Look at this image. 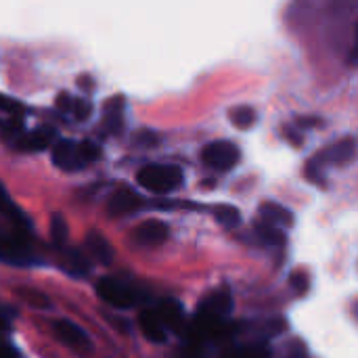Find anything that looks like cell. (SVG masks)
Returning a JSON list of instances; mask_svg holds the SVG:
<instances>
[{"mask_svg":"<svg viewBox=\"0 0 358 358\" xmlns=\"http://www.w3.org/2000/svg\"><path fill=\"white\" fill-rule=\"evenodd\" d=\"M136 180L141 187H145L147 191L151 193H159V195H166V193H172L176 191L185 176H182V170L176 168V166H147L143 168L138 174H136Z\"/></svg>","mask_w":358,"mask_h":358,"instance_id":"obj_1","label":"cell"},{"mask_svg":"<svg viewBox=\"0 0 358 358\" xmlns=\"http://www.w3.org/2000/svg\"><path fill=\"white\" fill-rule=\"evenodd\" d=\"M96 294H99V298L103 302H107V304H111L115 308H130V306H134L136 302L143 300V294L141 292H136L134 287H130L124 281L113 279V277L99 279Z\"/></svg>","mask_w":358,"mask_h":358,"instance_id":"obj_2","label":"cell"},{"mask_svg":"<svg viewBox=\"0 0 358 358\" xmlns=\"http://www.w3.org/2000/svg\"><path fill=\"white\" fill-rule=\"evenodd\" d=\"M201 159L210 168L227 172V170H231V168L237 166V162H239V149H237V145H233L229 141H214V143H210V145L203 147Z\"/></svg>","mask_w":358,"mask_h":358,"instance_id":"obj_3","label":"cell"},{"mask_svg":"<svg viewBox=\"0 0 358 358\" xmlns=\"http://www.w3.org/2000/svg\"><path fill=\"white\" fill-rule=\"evenodd\" d=\"M0 260L10 262V264H29V262H34L29 245H27V235L25 233L0 235Z\"/></svg>","mask_w":358,"mask_h":358,"instance_id":"obj_4","label":"cell"},{"mask_svg":"<svg viewBox=\"0 0 358 358\" xmlns=\"http://www.w3.org/2000/svg\"><path fill=\"white\" fill-rule=\"evenodd\" d=\"M231 308H233V300H231V294H229V289H218V292H214V294H210L203 302H201V306H199V317H206V319H212V321H220V323H224V319L229 317V313H231Z\"/></svg>","mask_w":358,"mask_h":358,"instance_id":"obj_5","label":"cell"},{"mask_svg":"<svg viewBox=\"0 0 358 358\" xmlns=\"http://www.w3.org/2000/svg\"><path fill=\"white\" fill-rule=\"evenodd\" d=\"M52 331L57 336L59 342H63L65 346L73 348V350H88L90 348V340L88 336L71 321L67 319H59L55 325H52Z\"/></svg>","mask_w":358,"mask_h":358,"instance_id":"obj_6","label":"cell"},{"mask_svg":"<svg viewBox=\"0 0 358 358\" xmlns=\"http://www.w3.org/2000/svg\"><path fill=\"white\" fill-rule=\"evenodd\" d=\"M52 164L63 170H80L84 164L78 153V143L69 138H61L52 143Z\"/></svg>","mask_w":358,"mask_h":358,"instance_id":"obj_7","label":"cell"},{"mask_svg":"<svg viewBox=\"0 0 358 358\" xmlns=\"http://www.w3.org/2000/svg\"><path fill=\"white\" fill-rule=\"evenodd\" d=\"M141 206H143L141 195L134 193V191L128 189V187H122V189H117V191L109 197L107 210H109L111 216H124V214L136 212Z\"/></svg>","mask_w":358,"mask_h":358,"instance_id":"obj_8","label":"cell"},{"mask_svg":"<svg viewBox=\"0 0 358 358\" xmlns=\"http://www.w3.org/2000/svg\"><path fill=\"white\" fill-rule=\"evenodd\" d=\"M55 130L50 128V126H40V128H36V130H31V132H23L19 138H17V143H15V147L17 149H21V151H42V149H46V147H52V143H55Z\"/></svg>","mask_w":358,"mask_h":358,"instance_id":"obj_9","label":"cell"},{"mask_svg":"<svg viewBox=\"0 0 358 358\" xmlns=\"http://www.w3.org/2000/svg\"><path fill=\"white\" fill-rule=\"evenodd\" d=\"M357 151V141L352 136L338 141L336 145L323 149V153L315 162H327V164H348L355 157Z\"/></svg>","mask_w":358,"mask_h":358,"instance_id":"obj_10","label":"cell"},{"mask_svg":"<svg viewBox=\"0 0 358 358\" xmlns=\"http://www.w3.org/2000/svg\"><path fill=\"white\" fill-rule=\"evenodd\" d=\"M157 315H159V319H162V323H164L166 329H174L178 334L187 331V317H185L182 306L176 300H166L159 306Z\"/></svg>","mask_w":358,"mask_h":358,"instance_id":"obj_11","label":"cell"},{"mask_svg":"<svg viewBox=\"0 0 358 358\" xmlns=\"http://www.w3.org/2000/svg\"><path fill=\"white\" fill-rule=\"evenodd\" d=\"M138 323H141V329L147 336V340L157 342V344L166 342V327H164L157 310H151V308L143 310L141 317H138Z\"/></svg>","mask_w":358,"mask_h":358,"instance_id":"obj_12","label":"cell"},{"mask_svg":"<svg viewBox=\"0 0 358 358\" xmlns=\"http://www.w3.org/2000/svg\"><path fill=\"white\" fill-rule=\"evenodd\" d=\"M136 239L145 245H159L168 239V227L162 220H147L136 229Z\"/></svg>","mask_w":358,"mask_h":358,"instance_id":"obj_13","label":"cell"},{"mask_svg":"<svg viewBox=\"0 0 358 358\" xmlns=\"http://www.w3.org/2000/svg\"><path fill=\"white\" fill-rule=\"evenodd\" d=\"M86 250L88 254L99 262V264H111L113 260V250H111V243L101 235V233H88L86 235Z\"/></svg>","mask_w":358,"mask_h":358,"instance_id":"obj_14","label":"cell"},{"mask_svg":"<svg viewBox=\"0 0 358 358\" xmlns=\"http://www.w3.org/2000/svg\"><path fill=\"white\" fill-rule=\"evenodd\" d=\"M260 216L262 222L273 224V227H292L294 224V214L289 210H285L283 206L275 203V201H266L260 206Z\"/></svg>","mask_w":358,"mask_h":358,"instance_id":"obj_15","label":"cell"},{"mask_svg":"<svg viewBox=\"0 0 358 358\" xmlns=\"http://www.w3.org/2000/svg\"><path fill=\"white\" fill-rule=\"evenodd\" d=\"M122 111H124V99L122 96H113L111 101L105 103V109H103V128H107L109 134H117L122 130V126H124Z\"/></svg>","mask_w":358,"mask_h":358,"instance_id":"obj_16","label":"cell"},{"mask_svg":"<svg viewBox=\"0 0 358 358\" xmlns=\"http://www.w3.org/2000/svg\"><path fill=\"white\" fill-rule=\"evenodd\" d=\"M256 235L262 243L271 245V248H281L285 245V235L281 229L273 227V224H266V222H256Z\"/></svg>","mask_w":358,"mask_h":358,"instance_id":"obj_17","label":"cell"},{"mask_svg":"<svg viewBox=\"0 0 358 358\" xmlns=\"http://www.w3.org/2000/svg\"><path fill=\"white\" fill-rule=\"evenodd\" d=\"M0 214L2 216H6L13 224H17L19 227V231H23V227H29V222H27V218L15 208V203L10 201V197H8V193L0 187Z\"/></svg>","mask_w":358,"mask_h":358,"instance_id":"obj_18","label":"cell"},{"mask_svg":"<svg viewBox=\"0 0 358 358\" xmlns=\"http://www.w3.org/2000/svg\"><path fill=\"white\" fill-rule=\"evenodd\" d=\"M214 218H216V222H218L220 227H224V229H237V227L241 224V214H239V210L233 208V206H218V208L214 210Z\"/></svg>","mask_w":358,"mask_h":358,"instance_id":"obj_19","label":"cell"},{"mask_svg":"<svg viewBox=\"0 0 358 358\" xmlns=\"http://www.w3.org/2000/svg\"><path fill=\"white\" fill-rule=\"evenodd\" d=\"M63 264L69 273L78 275V277H84L88 273V260L84 258L82 252H76V250H67L65 256H63Z\"/></svg>","mask_w":358,"mask_h":358,"instance_id":"obj_20","label":"cell"},{"mask_svg":"<svg viewBox=\"0 0 358 358\" xmlns=\"http://www.w3.org/2000/svg\"><path fill=\"white\" fill-rule=\"evenodd\" d=\"M222 358H271V352L262 344H250V346H241L237 350L227 352Z\"/></svg>","mask_w":358,"mask_h":358,"instance_id":"obj_21","label":"cell"},{"mask_svg":"<svg viewBox=\"0 0 358 358\" xmlns=\"http://www.w3.org/2000/svg\"><path fill=\"white\" fill-rule=\"evenodd\" d=\"M0 132L6 141H10L13 145L17 143V138L23 134V122L21 117H4L0 120Z\"/></svg>","mask_w":358,"mask_h":358,"instance_id":"obj_22","label":"cell"},{"mask_svg":"<svg viewBox=\"0 0 358 358\" xmlns=\"http://www.w3.org/2000/svg\"><path fill=\"white\" fill-rule=\"evenodd\" d=\"M231 120L237 128H250L256 122V111L252 107L243 105V107H237L231 111Z\"/></svg>","mask_w":358,"mask_h":358,"instance_id":"obj_23","label":"cell"},{"mask_svg":"<svg viewBox=\"0 0 358 358\" xmlns=\"http://www.w3.org/2000/svg\"><path fill=\"white\" fill-rule=\"evenodd\" d=\"M50 235H52V241L57 245H65V241H67V224H65L63 216H59V214L52 216V220H50Z\"/></svg>","mask_w":358,"mask_h":358,"instance_id":"obj_24","label":"cell"},{"mask_svg":"<svg viewBox=\"0 0 358 358\" xmlns=\"http://www.w3.org/2000/svg\"><path fill=\"white\" fill-rule=\"evenodd\" d=\"M78 153H80L82 164L96 162V159L101 157V149H99V145H94V143H90V141H82V143H78Z\"/></svg>","mask_w":358,"mask_h":358,"instance_id":"obj_25","label":"cell"},{"mask_svg":"<svg viewBox=\"0 0 358 358\" xmlns=\"http://www.w3.org/2000/svg\"><path fill=\"white\" fill-rule=\"evenodd\" d=\"M0 113H6L10 117H19L23 113V105L19 101H15L13 96L0 94Z\"/></svg>","mask_w":358,"mask_h":358,"instance_id":"obj_26","label":"cell"},{"mask_svg":"<svg viewBox=\"0 0 358 358\" xmlns=\"http://www.w3.org/2000/svg\"><path fill=\"white\" fill-rule=\"evenodd\" d=\"M69 113H73V117L82 122V120H86L92 113V105L88 101H84V99H73L71 107H69Z\"/></svg>","mask_w":358,"mask_h":358,"instance_id":"obj_27","label":"cell"},{"mask_svg":"<svg viewBox=\"0 0 358 358\" xmlns=\"http://www.w3.org/2000/svg\"><path fill=\"white\" fill-rule=\"evenodd\" d=\"M289 283H292V287L296 289V294H304V292L308 289V277H306L304 273H294V275L289 277Z\"/></svg>","mask_w":358,"mask_h":358,"instance_id":"obj_28","label":"cell"},{"mask_svg":"<svg viewBox=\"0 0 358 358\" xmlns=\"http://www.w3.org/2000/svg\"><path fill=\"white\" fill-rule=\"evenodd\" d=\"M157 141H159V138L153 136V132H136V136H134V143H141V145H147V143L155 145Z\"/></svg>","mask_w":358,"mask_h":358,"instance_id":"obj_29","label":"cell"},{"mask_svg":"<svg viewBox=\"0 0 358 358\" xmlns=\"http://www.w3.org/2000/svg\"><path fill=\"white\" fill-rule=\"evenodd\" d=\"M0 358H19V357H17L13 350H2V352H0Z\"/></svg>","mask_w":358,"mask_h":358,"instance_id":"obj_30","label":"cell"},{"mask_svg":"<svg viewBox=\"0 0 358 358\" xmlns=\"http://www.w3.org/2000/svg\"><path fill=\"white\" fill-rule=\"evenodd\" d=\"M80 82H82V88H92V80H88V78H80Z\"/></svg>","mask_w":358,"mask_h":358,"instance_id":"obj_31","label":"cell"}]
</instances>
